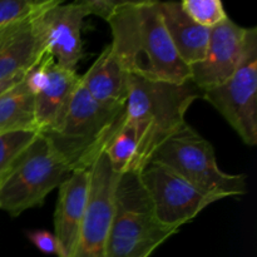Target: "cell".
I'll return each mask as SVG.
<instances>
[{
    "label": "cell",
    "instance_id": "cell-1",
    "mask_svg": "<svg viewBox=\"0 0 257 257\" xmlns=\"http://www.w3.org/2000/svg\"><path fill=\"white\" fill-rule=\"evenodd\" d=\"M107 23L113 54L128 74L176 84L190 80V67L171 42L158 2L122 0Z\"/></svg>",
    "mask_w": 257,
    "mask_h": 257
},
{
    "label": "cell",
    "instance_id": "cell-2",
    "mask_svg": "<svg viewBox=\"0 0 257 257\" xmlns=\"http://www.w3.org/2000/svg\"><path fill=\"white\" fill-rule=\"evenodd\" d=\"M201 97L191 80L181 84L130 75L124 120L138 141L136 170L140 172L168 137L186 123L185 115Z\"/></svg>",
    "mask_w": 257,
    "mask_h": 257
},
{
    "label": "cell",
    "instance_id": "cell-3",
    "mask_svg": "<svg viewBox=\"0 0 257 257\" xmlns=\"http://www.w3.org/2000/svg\"><path fill=\"white\" fill-rule=\"evenodd\" d=\"M177 228L161 222L137 171L118 176L107 257H150Z\"/></svg>",
    "mask_w": 257,
    "mask_h": 257
},
{
    "label": "cell",
    "instance_id": "cell-4",
    "mask_svg": "<svg viewBox=\"0 0 257 257\" xmlns=\"http://www.w3.org/2000/svg\"><path fill=\"white\" fill-rule=\"evenodd\" d=\"M124 115V109L95 102L79 83L64 120L47 138L55 155L70 171L89 170Z\"/></svg>",
    "mask_w": 257,
    "mask_h": 257
},
{
    "label": "cell",
    "instance_id": "cell-5",
    "mask_svg": "<svg viewBox=\"0 0 257 257\" xmlns=\"http://www.w3.org/2000/svg\"><path fill=\"white\" fill-rule=\"evenodd\" d=\"M151 161L167 166L201 191L221 200L247 193L246 176L223 172L212 145L187 122L156 150Z\"/></svg>",
    "mask_w": 257,
    "mask_h": 257
},
{
    "label": "cell",
    "instance_id": "cell-6",
    "mask_svg": "<svg viewBox=\"0 0 257 257\" xmlns=\"http://www.w3.org/2000/svg\"><path fill=\"white\" fill-rule=\"evenodd\" d=\"M70 173L47 138L39 135L0 183V210L17 217L43 205Z\"/></svg>",
    "mask_w": 257,
    "mask_h": 257
},
{
    "label": "cell",
    "instance_id": "cell-7",
    "mask_svg": "<svg viewBox=\"0 0 257 257\" xmlns=\"http://www.w3.org/2000/svg\"><path fill=\"white\" fill-rule=\"evenodd\" d=\"M207 100L233 128L242 142L257 145V29L248 28L240 65L221 84L203 90Z\"/></svg>",
    "mask_w": 257,
    "mask_h": 257
},
{
    "label": "cell",
    "instance_id": "cell-8",
    "mask_svg": "<svg viewBox=\"0 0 257 257\" xmlns=\"http://www.w3.org/2000/svg\"><path fill=\"white\" fill-rule=\"evenodd\" d=\"M158 220L166 226L180 230L191 222L206 207L221 201L217 196L208 195L187 180L156 161H150L140 171Z\"/></svg>",
    "mask_w": 257,
    "mask_h": 257
},
{
    "label": "cell",
    "instance_id": "cell-9",
    "mask_svg": "<svg viewBox=\"0 0 257 257\" xmlns=\"http://www.w3.org/2000/svg\"><path fill=\"white\" fill-rule=\"evenodd\" d=\"M87 17L80 2L65 4L62 0H54L33 17V28L44 53L58 67L77 70L84 57L82 28Z\"/></svg>",
    "mask_w": 257,
    "mask_h": 257
},
{
    "label": "cell",
    "instance_id": "cell-10",
    "mask_svg": "<svg viewBox=\"0 0 257 257\" xmlns=\"http://www.w3.org/2000/svg\"><path fill=\"white\" fill-rule=\"evenodd\" d=\"M117 173L104 153L90 167V193L87 212L69 257H107Z\"/></svg>",
    "mask_w": 257,
    "mask_h": 257
},
{
    "label": "cell",
    "instance_id": "cell-11",
    "mask_svg": "<svg viewBox=\"0 0 257 257\" xmlns=\"http://www.w3.org/2000/svg\"><path fill=\"white\" fill-rule=\"evenodd\" d=\"M247 29L227 17L210 30L205 57L190 67V80L201 92L221 84L235 73L242 59Z\"/></svg>",
    "mask_w": 257,
    "mask_h": 257
},
{
    "label": "cell",
    "instance_id": "cell-12",
    "mask_svg": "<svg viewBox=\"0 0 257 257\" xmlns=\"http://www.w3.org/2000/svg\"><path fill=\"white\" fill-rule=\"evenodd\" d=\"M79 83L77 70L58 67L47 55V79L34 94L35 128L40 135H48L60 127Z\"/></svg>",
    "mask_w": 257,
    "mask_h": 257
},
{
    "label": "cell",
    "instance_id": "cell-13",
    "mask_svg": "<svg viewBox=\"0 0 257 257\" xmlns=\"http://www.w3.org/2000/svg\"><path fill=\"white\" fill-rule=\"evenodd\" d=\"M54 213V235L60 246L59 257H69L82 227L90 193V168L73 171L59 186Z\"/></svg>",
    "mask_w": 257,
    "mask_h": 257
},
{
    "label": "cell",
    "instance_id": "cell-14",
    "mask_svg": "<svg viewBox=\"0 0 257 257\" xmlns=\"http://www.w3.org/2000/svg\"><path fill=\"white\" fill-rule=\"evenodd\" d=\"M130 74L113 54L110 45L103 49L92 67L80 77L88 94L105 107L124 109L128 97Z\"/></svg>",
    "mask_w": 257,
    "mask_h": 257
},
{
    "label": "cell",
    "instance_id": "cell-15",
    "mask_svg": "<svg viewBox=\"0 0 257 257\" xmlns=\"http://www.w3.org/2000/svg\"><path fill=\"white\" fill-rule=\"evenodd\" d=\"M32 19L0 28V80L27 73L45 55Z\"/></svg>",
    "mask_w": 257,
    "mask_h": 257
},
{
    "label": "cell",
    "instance_id": "cell-16",
    "mask_svg": "<svg viewBox=\"0 0 257 257\" xmlns=\"http://www.w3.org/2000/svg\"><path fill=\"white\" fill-rule=\"evenodd\" d=\"M161 18L181 59L191 67L206 54L210 30L196 24L183 12L180 2H158Z\"/></svg>",
    "mask_w": 257,
    "mask_h": 257
},
{
    "label": "cell",
    "instance_id": "cell-17",
    "mask_svg": "<svg viewBox=\"0 0 257 257\" xmlns=\"http://www.w3.org/2000/svg\"><path fill=\"white\" fill-rule=\"evenodd\" d=\"M35 130L34 94L25 83L15 84L0 95V135Z\"/></svg>",
    "mask_w": 257,
    "mask_h": 257
},
{
    "label": "cell",
    "instance_id": "cell-18",
    "mask_svg": "<svg viewBox=\"0 0 257 257\" xmlns=\"http://www.w3.org/2000/svg\"><path fill=\"white\" fill-rule=\"evenodd\" d=\"M103 153L117 175L136 170L138 156L137 136L133 128L124 120V115L105 145Z\"/></svg>",
    "mask_w": 257,
    "mask_h": 257
},
{
    "label": "cell",
    "instance_id": "cell-19",
    "mask_svg": "<svg viewBox=\"0 0 257 257\" xmlns=\"http://www.w3.org/2000/svg\"><path fill=\"white\" fill-rule=\"evenodd\" d=\"M39 135L35 130L15 131L0 135V183Z\"/></svg>",
    "mask_w": 257,
    "mask_h": 257
},
{
    "label": "cell",
    "instance_id": "cell-20",
    "mask_svg": "<svg viewBox=\"0 0 257 257\" xmlns=\"http://www.w3.org/2000/svg\"><path fill=\"white\" fill-rule=\"evenodd\" d=\"M180 4L190 19L207 29H212L228 17L220 0H183Z\"/></svg>",
    "mask_w": 257,
    "mask_h": 257
},
{
    "label": "cell",
    "instance_id": "cell-21",
    "mask_svg": "<svg viewBox=\"0 0 257 257\" xmlns=\"http://www.w3.org/2000/svg\"><path fill=\"white\" fill-rule=\"evenodd\" d=\"M54 0H0V28L32 19Z\"/></svg>",
    "mask_w": 257,
    "mask_h": 257
},
{
    "label": "cell",
    "instance_id": "cell-22",
    "mask_svg": "<svg viewBox=\"0 0 257 257\" xmlns=\"http://www.w3.org/2000/svg\"><path fill=\"white\" fill-rule=\"evenodd\" d=\"M27 236L30 242L43 253L60 256V246L54 233L45 230H34L28 232Z\"/></svg>",
    "mask_w": 257,
    "mask_h": 257
},
{
    "label": "cell",
    "instance_id": "cell-23",
    "mask_svg": "<svg viewBox=\"0 0 257 257\" xmlns=\"http://www.w3.org/2000/svg\"><path fill=\"white\" fill-rule=\"evenodd\" d=\"M122 0H82L80 4L88 15H97L107 22Z\"/></svg>",
    "mask_w": 257,
    "mask_h": 257
},
{
    "label": "cell",
    "instance_id": "cell-24",
    "mask_svg": "<svg viewBox=\"0 0 257 257\" xmlns=\"http://www.w3.org/2000/svg\"><path fill=\"white\" fill-rule=\"evenodd\" d=\"M25 74H27V73H20V74L14 75V77H12V78L0 80V95H2L3 93L7 92V90H9L12 87H14L15 84H18L19 82H22V80L24 79Z\"/></svg>",
    "mask_w": 257,
    "mask_h": 257
}]
</instances>
